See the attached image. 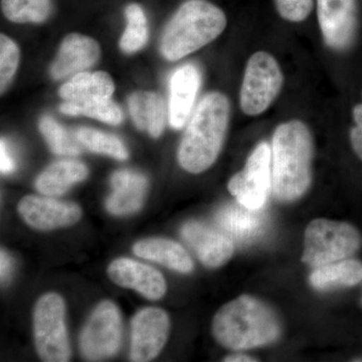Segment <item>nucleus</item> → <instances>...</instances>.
Wrapping results in <instances>:
<instances>
[{
  "instance_id": "nucleus-27",
  "label": "nucleus",
  "mask_w": 362,
  "mask_h": 362,
  "mask_svg": "<svg viewBox=\"0 0 362 362\" xmlns=\"http://www.w3.org/2000/svg\"><path fill=\"white\" fill-rule=\"evenodd\" d=\"M77 139L90 151L105 154L118 160L128 158L127 149L116 136L90 128H80L77 131Z\"/></svg>"
},
{
  "instance_id": "nucleus-6",
  "label": "nucleus",
  "mask_w": 362,
  "mask_h": 362,
  "mask_svg": "<svg viewBox=\"0 0 362 362\" xmlns=\"http://www.w3.org/2000/svg\"><path fill=\"white\" fill-rule=\"evenodd\" d=\"M284 85V74L275 57L268 52H254L247 59L240 90V109L247 116L265 113Z\"/></svg>"
},
{
  "instance_id": "nucleus-2",
  "label": "nucleus",
  "mask_w": 362,
  "mask_h": 362,
  "mask_svg": "<svg viewBox=\"0 0 362 362\" xmlns=\"http://www.w3.org/2000/svg\"><path fill=\"white\" fill-rule=\"evenodd\" d=\"M230 116V101L223 93H209L202 100L180 142L181 168L202 173L213 165L225 141Z\"/></svg>"
},
{
  "instance_id": "nucleus-16",
  "label": "nucleus",
  "mask_w": 362,
  "mask_h": 362,
  "mask_svg": "<svg viewBox=\"0 0 362 362\" xmlns=\"http://www.w3.org/2000/svg\"><path fill=\"white\" fill-rule=\"evenodd\" d=\"M216 221L223 233L240 244L261 238L268 225L267 214L262 209H249L240 202L221 207L216 214Z\"/></svg>"
},
{
  "instance_id": "nucleus-13",
  "label": "nucleus",
  "mask_w": 362,
  "mask_h": 362,
  "mask_svg": "<svg viewBox=\"0 0 362 362\" xmlns=\"http://www.w3.org/2000/svg\"><path fill=\"white\" fill-rule=\"evenodd\" d=\"M181 235L202 263L209 268L223 266L232 258L233 240L221 228L201 221H189L183 226Z\"/></svg>"
},
{
  "instance_id": "nucleus-18",
  "label": "nucleus",
  "mask_w": 362,
  "mask_h": 362,
  "mask_svg": "<svg viewBox=\"0 0 362 362\" xmlns=\"http://www.w3.org/2000/svg\"><path fill=\"white\" fill-rule=\"evenodd\" d=\"M113 192L107 199V209L112 214L124 216L139 211L147 188V180L129 170L117 171L112 175Z\"/></svg>"
},
{
  "instance_id": "nucleus-9",
  "label": "nucleus",
  "mask_w": 362,
  "mask_h": 362,
  "mask_svg": "<svg viewBox=\"0 0 362 362\" xmlns=\"http://www.w3.org/2000/svg\"><path fill=\"white\" fill-rule=\"evenodd\" d=\"M272 152L261 142L252 152L242 171L233 175L228 190L243 206L259 209L266 204L272 187Z\"/></svg>"
},
{
  "instance_id": "nucleus-12",
  "label": "nucleus",
  "mask_w": 362,
  "mask_h": 362,
  "mask_svg": "<svg viewBox=\"0 0 362 362\" xmlns=\"http://www.w3.org/2000/svg\"><path fill=\"white\" fill-rule=\"evenodd\" d=\"M18 213L28 226L40 230L71 226L82 216L78 204L37 195L23 197L18 204Z\"/></svg>"
},
{
  "instance_id": "nucleus-33",
  "label": "nucleus",
  "mask_w": 362,
  "mask_h": 362,
  "mask_svg": "<svg viewBox=\"0 0 362 362\" xmlns=\"http://www.w3.org/2000/svg\"><path fill=\"white\" fill-rule=\"evenodd\" d=\"M11 268H13V264H11V257L2 250L1 255H0V275H1L2 283L6 282L9 278Z\"/></svg>"
},
{
  "instance_id": "nucleus-21",
  "label": "nucleus",
  "mask_w": 362,
  "mask_h": 362,
  "mask_svg": "<svg viewBox=\"0 0 362 362\" xmlns=\"http://www.w3.org/2000/svg\"><path fill=\"white\" fill-rule=\"evenodd\" d=\"M136 256L156 262L170 270L189 273L194 269V262L187 250L175 240L168 239H146L139 240L133 247Z\"/></svg>"
},
{
  "instance_id": "nucleus-19",
  "label": "nucleus",
  "mask_w": 362,
  "mask_h": 362,
  "mask_svg": "<svg viewBox=\"0 0 362 362\" xmlns=\"http://www.w3.org/2000/svg\"><path fill=\"white\" fill-rule=\"evenodd\" d=\"M115 85L108 73L82 71L62 86L59 90L61 98L66 102L83 103L97 100L111 99Z\"/></svg>"
},
{
  "instance_id": "nucleus-14",
  "label": "nucleus",
  "mask_w": 362,
  "mask_h": 362,
  "mask_svg": "<svg viewBox=\"0 0 362 362\" xmlns=\"http://www.w3.org/2000/svg\"><path fill=\"white\" fill-rule=\"evenodd\" d=\"M108 275L115 284L134 289L149 300L160 299L166 292V282L160 272L134 259H115L109 266Z\"/></svg>"
},
{
  "instance_id": "nucleus-4",
  "label": "nucleus",
  "mask_w": 362,
  "mask_h": 362,
  "mask_svg": "<svg viewBox=\"0 0 362 362\" xmlns=\"http://www.w3.org/2000/svg\"><path fill=\"white\" fill-rule=\"evenodd\" d=\"M228 25L223 9L207 0H187L169 21L161 40V54L178 61L220 37Z\"/></svg>"
},
{
  "instance_id": "nucleus-7",
  "label": "nucleus",
  "mask_w": 362,
  "mask_h": 362,
  "mask_svg": "<svg viewBox=\"0 0 362 362\" xmlns=\"http://www.w3.org/2000/svg\"><path fill=\"white\" fill-rule=\"evenodd\" d=\"M63 298L49 293L40 298L33 313V329L37 354L47 362L70 361L71 349L65 323Z\"/></svg>"
},
{
  "instance_id": "nucleus-23",
  "label": "nucleus",
  "mask_w": 362,
  "mask_h": 362,
  "mask_svg": "<svg viewBox=\"0 0 362 362\" xmlns=\"http://www.w3.org/2000/svg\"><path fill=\"white\" fill-rule=\"evenodd\" d=\"M362 281V263L357 259H342L316 268L311 274L310 283L315 289L329 290L352 287Z\"/></svg>"
},
{
  "instance_id": "nucleus-30",
  "label": "nucleus",
  "mask_w": 362,
  "mask_h": 362,
  "mask_svg": "<svg viewBox=\"0 0 362 362\" xmlns=\"http://www.w3.org/2000/svg\"><path fill=\"white\" fill-rule=\"evenodd\" d=\"M279 16L289 23L306 21L314 7V0H274Z\"/></svg>"
},
{
  "instance_id": "nucleus-3",
  "label": "nucleus",
  "mask_w": 362,
  "mask_h": 362,
  "mask_svg": "<svg viewBox=\"0 0 362 362\" xmlns=\"http://www.w3.org/2000/svg\"><path fill=\"white\" fill-rule=\"evenodd\" d=\"M216 341L233 350L270 344L281 334L275 312L256 298L243 295L221 307L213 321Z\"/></svg>"
},
{
  "instance_id": "nucleus-34",
  "label": "nucleus",
  "mask_w": 362,
  "mask_h": 362,
  "mask_svg": "<svg viewBox=\"0 0 362 362\" xmlns=\"http://www.w3.org/2000/svg\"><path fill=\"white\" fill-rule=\"evenodd\" d=\"M225 361L228 362H252L258 361L257 359L252 358L251 356H247L246 354H233L226 357Z\"/></svg>"
},
{
  "instance_id": "nucleus-28",
  "label": "nucleus",
  "mask_w": 362,
  "mask_h": 362,
  "mask_svg": "<svg viewBox=\"0 0 362 362\" xmlns=\"http://www.w3.org/2000/svg\"><path fill=\"white\" fill-rule=\"evenodd\" d=\"M40 130L54 153L75 156L82 151L78 144L80 141L74 139L68 131L51 117L45 116L40 120Z\"/></svg>"
},
{
  "instance_id": "nucleus-10",
  "label": "nucleus",
  "mask_w": 362,
  "mask_h": 362,
  "mask_svg": "<svg viewBox=\"0 0 362 362\" xmlns=\"http://www.w3.org/2000/svg\"><path fill=\"white\" fill-rule=\"evenodd\" d=\"M170 322L162 309H142L133 317L131 323L130 359L147 362L156 358L168 340Z\"/></svg>"
},
{
  "instance_id": "nucleus-1",
  "label": "nucleus",
  "mask_w": 362,
  "mask_h": 362,
  "mask_svg": "<svg viewBox=\"0 0 362 362\" xmlns=\"http://www.w3.org/2000/svg\"><path fill=\"white\" fill-rule=\"evenodd\" d=\"M313 138L306 123L297 119L280 124L272 142V187L283 202L299 199L311 185Z\"/></svg>"
},
{
  "instance_id": "nucleus-8",
  "label": "nucleus",
  "mask_w": 362,
  "mask_h": 362,
  "mask_svg": "<svg viewBox=\"0 0 362 362\" xmlns=\"http://www.w3.org/2000/svg\"><path fill=\"white\" fill-rule=\"evenodd\" d=\"M121 337L120 312L113 302H102L90 316L81 335V352L90 361L110 358L120 347Z\"/></svg>"
},
{
  "instance_id": "nucleus-29",
  "label": "nucleus",
  "mask_w": 362,
  "mask_h": 362,
  "mask_svg": "<svg viewBox=\"0 0 362 362\" xmlns=\"http://www.w3.org/2000/svg\"><path fill=\"white\" fill-rule=\"evenodd\" d=\"M20 64L18 45L6 35H0V87L1 94L11 84Z\"/></svg>"
},
{
  "instance_id": "nucleus-11",
  "label": "nucleus",
  "mask_w": 362,
  "mask_h": 362,
  "mask_svg": "<svg viewBox=\"0 0 362 362\" xmlns=\"http://www.w3.org/2000/svg\"><path fill=\"white\" fill-rule=\"evenodd\" d=\"M317 18L324 42L330 49L343 51L356 37V0H316Z\"/></svg>"
},
{
  "instance_id": "nucleus-20",
  "label": "nucleus",
  "mask_w": 362,
  "mask_h": 362,
  "mask_svg": "<svg viewBox=\"0 0 362 362\" xmlns=\"http://www.w3.org/2000/svg\"><path fill=\"white\" fill-rule=\"evenodd\" d=\"M128 106L136 127L147 131L152 137L162 134L165 126L166 109L160 95L147 90L133 93Z\"/></svg>"
},
{
  "instance_id": "nucleus-22",
  "label": "nucleus",
  "mask_w": 362,
  "mask_h": 362,
  "mask_svg": "<svg viewBox=\"0 0 362 362\" xmlns=\"http://www.w3.org/2000/svg\"><path fill=\"white\" fill-rule=\"evenodd\" d=\"M88 168L78 161L64 160L49 166L37 178L35 187L40 194L57 197L87 177Z\"/></svg>"
},
{
  "instance_id": "nucleus-5",
  "label": "nucleus",
  "mask_w": 362,
  "mask_h": 362,
  "mask_svg": "<svg viewBox=\"0 0 362 362\" xmlns=\"http://www.w3.org/2000/svg\"><path fill=\"white\" fill-rule=\"evenodd\" d=\"M358 230L349 223L317 218L305 230L303 262L313 268L346 259L361 249Z\"/></svg>"
},
{
  "instance_id": "nucleus-15",
  "label": "nucleus",
  "mask_w": 362,
  "mask_h": 362,
  "mask_svg": "<svg viewBox=\"0 0 362 362\" xmlns=\"http://www.w3.org/2000/svg\"><path fill=\"white\" fill-rule=\"evenodd\" d=\"M101 54L97 40L80 33L66 35L51 66V76L61 80L77 75L94 66Z\"/></svg>"
},
{
  "instance_id": "nucleus-32",
  "label": "nucleus",
  "mask_w": 362,
  "mask_h": 362,
  "mask_svg": "<svg viewBox=\"0 0 362 362\" xmlns=\"http://www.w3.org/2000/svg\"><path fill=\"white\" fill-rule=\"evenodd\" d=\"M14 161L8 149H7L6 143L2 139L0 142V168H1L2 175H8L14 170Z\"/></svg>"
},
{
  "instance_id": "nucleus-24",
  "label": "nucleus",
  "mask_w": 362,
  "mask_h": 362,
  "mask_svg": "<svg viewBox=\"0 0 362 362\" xmlns=\"http://www.w3.org/2000/svg\"><path fill=\"white\" fill-rule=\"evenodd\" d=\"M52 8V0H1L2 13L16 23H44Z\"/></svg>"
},
{
  "instance_id": "nucleus-26",
  "label": "nucleus",
  "mask_w": 362,
  "mask_h": 362,
  "mask_svg": "<svg viewBox=\"0 0 362 362\" xmlns=\"http://www.w3.org/2000/svg\"><path fill=\"white\" fill-rule=\"evenodd\" d=\"M127 26L121 37V49L126 54H133L141 49L148 40V25L144 11L139 4H130L125 9Z\"/></svg>"
},
{
  "instance_id": "nucleus-31",
  "label": "nucleus",
  "mask_w": 362,
  "mask_h": 362,
  "mask_svg": "<svg viewBox=\"0 0 362 362\" xmlns=\"http://www.w3.org/2000/svg\"><path fill=\"white\" fill-rule=\"evenodd\" d=\"M354 126L350 129L349 137L354 153L362 161V103L356 104L352 109Z\"/></svg>"
},
{
  "instance_id": "nucleus-25",
  "label": "nucleus",
  "mask_w": 362,
  "mask_h": 362,
  "mask_svg": "<svg viewBox=\"0 0 362 362\" xmlns=\"http://www.w3.org/2000/svg\"><path fill=\"white\" fill-rule=\"evenodd\" d=\"M62 113L70 116H87L110 125H119L123 120V112L111 99L74 103L66 102L59 106Z\"/></svg>"
},
{
  "instance_id": "nucleus-17",
  "label": "nucleus",
  "mask_w": 362,
  "mask_h": 362,
  "mask_svg": "<svg viewBox=\"0 0 362 362\" xmlns=\"http://www.w3.org/2000/svg\"><path fill=\"white\" fill-rule=\"evenodd\" d=\"M201 85V74L194 65H185L177 69L170 80L169 97V123L171 127L180 130L185 127L195 98Z\"/></svg>"
}]
</instances>
